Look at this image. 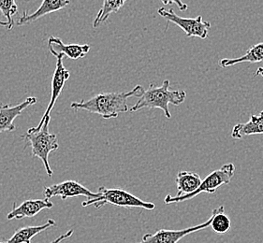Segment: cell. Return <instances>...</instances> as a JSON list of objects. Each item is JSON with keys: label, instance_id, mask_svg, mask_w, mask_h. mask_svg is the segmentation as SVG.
Returning <instances> with one entry per match:
<instances>
[{"label": "cell", "instance_id": "cell-1", "mask_svg": "<svg viewBox=\"0 0 263 243\" xmlns=\"http://www.w3.org/2000/svg\"><path fill=\"white\" fill-rule=\"evenodd\" d=\"M142 85L135 86L132 90L121 93H101L93 96L88 100L72 102L71 109L88 111L99 114L105 120L117 118L120 113L127 112V99L132 96L140 97L143 93Z\"/></svg>", "mask_w": 263, "mask_h": 243}, {"label": "cell", "instance_id": "cell-2", "mask_svg": "<svg viewBox=\"0 0 263 243\" xmlns=\"http://www.w3.org/2000/svg\"><path fill=\"white\" fill-rule=\"evenodd\" d=\"M171 83L165 79L161 86H156L150 84L147 90L143 91L139 100L132 106V112H136L142 109H160L164 112L167 119L172 118V113L168 105L179 106L184 103L186 98V93L184 90H171Z\"/></svg>", "mask_w": 263, "mask_h": 243}, {"label": "cell", "instance_id": "cell-3", "mask_svg": "<svg viewBox=\"0 0 263 243\" xmlns=\"http://www.w3.org/2000/svg\"><path fill=\"white\" fill-rule=\"evenodd\" d=\"M51 121V115L43 119L42 127L40 129L31 127L27 132L23 135V139L27 143V146L31 147L32 156L42 160L49 177L53 175V169L49 163V156L52 152L59 148L58 136L49 132V125Z\"/></svg>", "mask_w": 263, "mask_h": 243}, {"label": "cell", "instance_id": "cell-4", "mask_svg": "<svg viewBox=\"0 0 263 243\" xmlns=\"http://www.w3.org/2000/svg\"><path fill=\"white\" fill-rule=\"evenodd\" d=\"M98 194V197L89 198L87 201H84L82 203V206L94 205L97 210H100V208L105 206L107 204H111L115 206L129 209L139 208L145 211H153L156 208V205L152 202L142 200L137 196L132 195V193L120 188L108 189L104 186H100Z\"/></svg>", "mask_w": 263, "mask_h": 243}, {"label": "cell", "instance_id": "cell-5", "mask_svg": "<svg viewBox=\"0 0 263 243\" xmlns=\"http://www.w3.org/2000/svg\"><path fill=\"white\" fill-rule=\"evenodd\" d=\"M235 173V166L232 163L223 165L220 169L214 170L210 174L202 180L200 186L197 190L182 196H173L168 195L164 199L165 204H173V203H180L184 201L190 200L199 196L201 193H206L208 195H213L216 193V190L221 187L222 185H229L232 181V178Z\"/></svg>", "mask_w": 263, "mask_h": 243}, {"label": "cell", "instance_id": "cell-6", "mask_svg": "<svg viewBox=\"0 0 263 243\" xmlns=\"http://www.w3.org/2000/svg\"><path fill=\"white\" fill-rule=\"evenodd\" d=\"M158 12L168 23L178 26L187 37H196L205 39L208 37L211 29L210 22L203 21L201 15L197 16L196 18H184L177 15L173 9L167 11L165 8H160Z\"/></svg>", "mask_w": 263, "mask_h": 243}, {"label": "cell", "instance_id": "cell-7", "mask_svg": "<svg viewBox=\"0 0 263 243\" xmlns=\"http://www.w3.org/2000/svg\"><path fill=\"white\" fill-rule=\"evenodd\" d=\"M212 218H209L206 222L197 225L191 228H184L180 230H170V229H159L158 231L150 234L147 233L142 237V241L138 243H177L182 238L190 234L199 232L202 229L209 228Z\"/></svg>", "mask_w": 263, "mask_h": 243}, {"label": "cell", "instance_id": "cell-8", "mask_svg": "<svg viewBox=\"0 0 263 243\" xmlns=\"http://www.w3.org/2000/svg\"><path fill=\"white\" fill-rule=\"evenodd\" d=\"M43 193L45 197L49 199L54 196H60L63 200L76 196H86L88 198H95L99 196L98 193H93L78 181L71 180L45 187Z\"/></svg>", "mask_w": 263, "mask_h": 243}, {"label": "cell", "instance_id": "cell-9", "mask_svg": "<svg viewBox=\"0 0 263 243\" xmlns=\"http://www.w3.org/2000/svg\"><path fill=\"white\" fill-rule=\"evenodd\" d=\"M55 57H57V66H55V69H54V72H53V79H52L51 99H50V102H49V105H48L46 111L44 112V114L42 115V120L39 123L37 127H36L37 129H40L41 127H42L43 119L45 117L51 115V111L53 110L54 104H55V102L58 100L59 95L62 93L66 82L70 77V73H69V70L64 67L63 54H58Z\"/></svg>", "mask_w": 263, "mask_h": 243}, {"label": "cell", "instance_id": "cell-10", "mask_svg": "<svg viewBox=\"0 0 263 243\" xmlns=\"http://www.w3.org/2000/svg\"><path fill=\"white\" fill-rule=\"evenodd\" d=\"M37 103V98L29 96L20 104L11 106L9 104H0V133L11 132L15 130L14 121L21 115L22 111Z\"/></svg>", "mask_w": 263, "mask_h": 243}, {"label": "cell", "instance_id": "cell-11", "mask_svg": "<svg viewBox=\"0 0 263 243\" xmlns=\"http://www.w3.org/2000/svg\"><path fill=\"white\" fill-rule=\"evenodd\" d=\"M53 207V202L46 197L44 199H28L24 201L19 206H16V203H13V208L11 212L8 213L7 219L10 221L13 219L21 220L24 218H30L36 216L42 210H50Z\"/></svg>", "mask_w": 263, "mask_h": 243}, {"label": "cell", "instance_id": "cell-12", "mask_svg": "<svg viewBox=\"0 0 263 243\" xmlns=\"http://www.w3.org/2000/svg\"><path fill=\"white\" fill-rule=\"evenodd\" d=\"M48 48L53 56L63 54L64 56L66 55L72 60L84 58L90 51V45L88 44H65L59 37L53 36L48 39Z\"/></svg>", "mask_w": 263, "mask_h": 243}, {"label": "cell", "instance_id": "cell-13", "mask_svg": "<svg viewBox=\"0 0 263 243\" xmlns=\"http://www.w3.org/2000/svg\"><path fill=\"white\" fill-rule=\"evenodd\" d=\"M69 4H70L69 0H43L42 5L39 7V9L34 13L29 14L27 11H24L23 15L17 20L16 24L17 26H20V27L29 25L33 22L37 21L43 16L47 15L49 13L62 10Z\"/></svg>", "mask_w": 263, "mask_h": 243}, {"label": "cell", "instance_id": "cell-14", "mask_svg": "<svg viewBox=\"0 0 263 243\" xmlns=\"http://www.w3.org/2000/svg\"><path fill=\"white\" fill-rule=\"evenodd\" d=\"M253 135H263V111L258 115L252 114L248 123L237 124L232 128V137L234 139Z\"/></svg>", "mask_w": 263, "mask_h": 243}, {"label": "cell", "instance_id": "cell-15", "mask_svg": "<svg viewBox=\"0 0 263 243\" xmlns=\"http://www.w3.org/2000/svg\"><path fill=\"white\" fill-rule=\"evenodd\" d=\"M57 225L53 219H49L47 222L42 226H32L17 229L12 237L5 239L0 243H31L32 238L39 234L45 231L48 228L54 227Z\"/></svg>", "mask_w": 263, "mask_h": 243}, {"label": "cell", "instance_id": "cell-16", "mask_svg": "<svg viewBox=\"0 0 263 243\" xmlns=\"http://www.w3.org/2000/svg\"><path fill=\"white\" fill-rule=\"evenodd\" d=\"M202 179L200 174L192 171H180L176 176L175 183L177 185V195H187L198 189Z\"/></svg>", "mask_w": 263, "mask_h": 243}, {"label": "cell", "instance_id": "cell-17", "mask_svg": "<svg viewBox=\"0 0 263 243\" xmlns=\"http://www.w3.org/2000/svg\"><path fill=\"white\" fill-rule=\"evenodd\" d=\"M263 61V43H258L249 48L247 53L238 58H224L220 60L221 68H229L241 63H259Z\"/></svg>", "mask_w": 263, "mask_h": 243}, {"label": "cell", "instance_id": "cell-18", "mask_svg": "<svg viewBox=\"0 0 263 243\" xmlns=\"http://www.w3.org/2000/svg\"><path fill=\"white\" fill-rule=\"evenodd\" d=\"M126 1L128 0H103L101 8L93 22V27L97 28L100 27L101 24L108 20L111 14L119 11Z\"/></svg>", "mask_w": 263, "mask_h": 243}, {"label": "cell", "instance_id": "cell-19", "mask_svg": "<svg viewBox=\"0 0 263 243\" xmlns=\"http://www.w3.org/2000/svg\"><path fill=\"white\" fill-rule=\"evenodd\" d=\"M210 227L216 234H226L232 228V221L225 213L224 206L218 207L212 212Z\"/></svg>", "mask_w": 263, "mask_h": 243}, {"label": "cell", "instance_id": "cell-20", "mask_svg": "<svg viewBox=\"0 0 263 243\" xmlns=\"http://www.w3.org/2000/svg\"><path fill=\"white\" fill-rule=\"evenodd\" d=\"M0 11L7 19L6 22L0 21V26L11 30L14 26L13 16L18 12V6L15 0H0Z\"/></svg>", "mask_w": 263, "mask_h": 243}, {"label": "cell", "instance_id": "cell-21", "mask_svg": "<svg viewBox=\"0 0 263 243\" xmlns=\"http://www.w3.org/2000/svg\"><path fill=\"white\" fill-rule=\"evenodd\" d=\"M161 1H162L164 5H171L173 3L176 4V5L178 6V8H179V10L181 11H185L189 9V6L183 3L181 0H161Z\"/></svg>", "mask_w": 263, "mask_h": 243}, {"label": "cell", "instance_id": "cell-22", "mask_svg": "<svg viewBox=\"0 0 263 243\" xmlns=\"http://www.w3.org/2000/svg\"><path fill=\"white\" fill-rule=\"evenodd\" d=\"M74 230L73 229H69V231H67L66 233H64L62 235H60L58 238H55L54 240H53L52 242L49 243H60L61 241H63L67 238H70L72 235H73Z\"/></svg>", "mask_w": 263, "mask_h": 243}, {"label": "cell", "instance_id": "cell-23", "mask_svg": "<svg viewBox=\"0 0 263 243\" xmlns=\"http://www.w3.org/2000/svg\"><path fill=\"white\" fill-rule=\"evenodd\" d=\"M255 76H261V77H263V68H258L257 69V71H256Z\"/></svg>", "mask_w": 263, "mask_h": 243}]
</instances>
